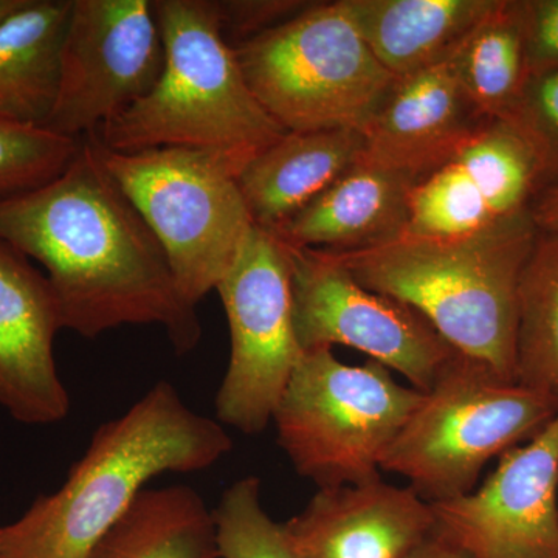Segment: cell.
<instances>
[{
	"label": "cell",
	"mask_w": 558,
	"mask_h": 558,
	"mask_svg": "<svg viewBox=\"0 0 558 558\" xmlns=\"http://www.w3.org/2000/svg\"><path fill=\"white\" fill-rule=\"evenodd\" d=\"M165 64L142 100L102 124L106 148L208 149L245 167L286 131L256 100L213 0H154Z\"/></svg>",
	"instance_id": "cell-4"
},
{
	"label": "cell",
	"mask_w": 558,
	"mask_h": 558,
	"mask_svg": "<svg viewBox=\"0 0 558 558\" xmlns=\"http://www.w3.org/2000/svg\"><path fill=\"white\" fill-rule=\"evenodd\" d=\"M416 182L362 156L322 196L271 233L296 248L379 247L405 233L410 191Z\"/></svg>",
	"instance_id": "cell-17"
},
{
	"label": "cell",
	"mask_w": 558,
	"mask_h": 558,
	"mask_svg": "<svg viewBox=\"0 0 558 558\" xmlns=\"http://www.w3.org/2000/svg\"><path fill=\"white\" fill-rule=\"evenodd\" d=\"M89 558H219L213 509L193 487L145 488Z\"/></svg>",
	"instance_id": "cell-21"
},
{
	"label": "cell",
	"mask_w": 558,
	"mask_h": 558,
	"mask_svg": "<svg viewBox=\"0 0 558 558\" xmlns=\"http://www.w3.org/2000/svg\"><path fill=\"white\" fill-rule=\"evenodd\" d=\"M229 319V368L216 396L223 427L258 435L267 428L303 355L293 322L288 245L253 226L216 288Z\"/></svg>",
	"instance_id": "cell-9"
},
{
	"label": "cell",
	"mask_w": 558,
	"mask_h": 558,
	"mask_svg": "<svg viewBox=\"0 0 558 558\" xmlns=\"http://www.w3.org/2000/svg\"><path fill=\"white\" fill-rule=\"evenodd\" d=\"M531 76L558 72V0H523Z\"/></svg>",
	"instance_id": "cell-28"
},
{
	"label": "cell",
	"mask_w": 558,
	"mask_h": 558,
	"mask_svg": "<svg viewBox=\"0 0 558 558\" xmlns=\"http://www.w3.org/2000/svg\"><path fill=\"white\" fill-rule=\"evenodd\" d=\"M531 215L539 233L558 236V185L549 186L538 194Z\"/></svg>",
	"instance_id": "cell-29"
},
{
	"label": "cell",
	"mask_w": 558,
	"mask_h": 558,
	"mask_svg": "<svg viewBox=\"0 0 558 558\" xmlns=\"http://www.w3.org/2000/svg\"><path fill=\"white\" fill-rule=\"evenodd\" d=\"M424 392L379 362L348 365L332 348L304 351L279 399L278 444L318 488L380 480L385 453Z\"/></svg>",
	"instance_id": "cell-6"
},
{
	"label": "cell",
	"mask_w": 558,
	"mask_h": 558,
	"mask_svg": "<svg viewBox=\"0 0 558 558\" xmlns=\"http://www.w3.org/2000/svg\"><path fill=\"white\" fill-rule=\"evenodd\" d=\"M2 524H0V558H5V553H3L2 548Z\"/></svg>",
	"instance_id": "cell-32"
},
{
	"label": "cell",
	"mask_w": 558,
	"mask_h": 558,
	"mask_svg": "<svg viewBox=\"0 0 558 558\" xmlns=\"http://www.w3.org/2000/svg\"><path fill=\"white\" fill-rule=\"evenodd\" d=\"M90 135L106 170L159 240L180 293L197 307L255 226L238 183L241 168L216 150L117 153Z\"/></svg>",
	"instance_id": "cell-7"
},
{
	"label": "cell",
	"mask_w": 558,
	"mask_h": 558,
	"mask_svg": "<svg viewBox=\"0 0 558 558\" xmlns=\"http://www.w3.org/2000/svg\"><path fill=\"white\" fill-rule=\"evenodd\" d=\"M284 526L301 558H409L436 520L416 490L380 478L318 488Z\"/></svg>",
	"instance_id": "cell-16"
},
{
	"label": "cell",
	"mask_w": 558,
	"mask_h": 558,
	"mask_svg": "<svg viewBox=\"0 0 558 558\" xmlns=\"http://www.w3.org/2000/svg\"><path fill=\"white\" fill-rule=\"evenodd\" d=\"M389 73L410 75L449 61L495 0H343Z\"/></svg>",
	"instance_id": "cell-19"
},
{
	"label": "cell",
	"mask_w": 558,
	"mask_h": 558,
	"mask_svg": "<svg viewBox=\"0 0 558 558\" xmlns=\"http://www.w3.org/2000/svg\"><path fill=\"white\" fill-rule=\"evenodd\" d=\"M288 245V244H286ZM301 349L348 347L427 392L459 352L418 312L366 289L326 250L290 247Z\"/></svg>",
	"instance_id": "cell-10"
},
{
	"label": "cell",
	"mask_w": 558,
	"mask_h": 558,
	"mask_svg": "<svg viewBox=\"0 0 558 558\" xmlns=\"http://www.w3.org/2000/svg\"><path fill=\"white\" fill-rule=\"evenodd\" d=\"M470 100L451 58L398 76L363 124V157L421 180L488 123Z\"/></svg>",
	"instance_id": "cell-15"
},
{
	"label": "cell",
	"mask_w": 558,
	"mask_h": 558,
	"mask_svg": "<svg viewBox=\"0 0 558 558\" xmlns=\"http://www.w3.org/2000/svg\"><path fill=\"white\" fill-rule=\"evenodd\" d=\"M163 64L154 2L73 0L60 89L44 128L70 138L97 134L153 90Z\"/></svg>",
	"instance_id": "cell-11"
},
{
	"label": "cell",
	"mask_w": 558,
	"mask_h": 558,
	"mask_svg": "<svg viewBox=\"0 0 558 558\" xmlns=\"http://www.w3.org/2000/svg\"><path fill=\"white\" fill-rule=\"evenodd\" d=\"M73 0H27L0 24V117L46 126Z\"/></svg>",
	"instance_id": "cell-20"
},
{
	"label": "cell",
	"mask_w": 558,
	"mask_h": 558,
	"mask_svg": "<svg viewBox=\"0 0 558 558\" xmlns=\"http://www.w3.org/2000/svg\"><path fill=\"white\" fill-rule=\"evenodd\" d=\"M49 279L20 250L0 240V407L25 425H51L70 411L54 362L62 330Z\"/></svg>",
	"instance_id": "cell-14"
},
{
	"label": "cell",
	"mask_w": 558,
	"mask_h": 558,
	"mask_svg": "<svg viewBox=\"0 0 558 558\" xmlns=\"http://www.w3.org/2000/svg\"><path fill=\"white\" fill-rule=\"evenodd\" d=\"M0 240L46 269L62 328L95 339L120 326H160L178 354L201 343L197 307L92 135L57 179L0 201Z\"/></svg>",
	"instance_id": "cell-1"
},
{
	"label": "cell",
	"mask_w": 558,
	"mask_h": 558,
	"mask_svg": "<svg viewBox=\"0 0 558 558\" xmlns=\"http://www.w3.org/2000/svg\"><path fill=\"white\" fill-rule=\"evenodd\" d=\"M220 33L230 47L277 28L307 9L312 2L296 0H218L215 2Z\"/></svg>",
	"instance_id": "cell-27"
},
{
	"label": "cell",
	"mask_w": 558,
	"mask_h": 558,
	"mask_svg": "<svg viewBox=\"0 0 558 558\" xmlns=\"http://www.w3.org/2000/svg\"><path fill=\"white\" fill-rule=\"evenodd\" d=\"M231 449L218 418L190 409L170 381H157L97 428L58 490L40 495L2 527L5 558H89L150 480L202 472Z\"/></svg>",
	"instance_id": "cell-2"
},
{
	"label": "cell",
	"mask_w": 558,
	"mask_h": 558,
	"mask_svg": "<svg viewBox=\"0 0 558 558\" xmlns=\"http://www.w3.org/2000/svg\"><path fill=\"white\" fill-rule=\"evenodd\" d=\"M27 0H0V24L10 17L14 11L21 9V7L25 5Z\"/></svg>",
	"instance_id": "cell-31"
},
{
	"label": "cell",
	"mask_w": 558,
	"mask_h": 558,
	"mask_svg": "<svg viewBox=\"0 0 558 558\" xmlns=\"http://www.w3.org/2000/svg\"><path fill=\"white\" fill-rule=\"evenodd\" d=\"M81 140L0 117V201L61 175L78 156Z\"/></svg>",
	"instance_id": "cell-25"
},
{
	"label": "cell",
	"mask_w": 558,
	"mask_h": 558,
	"mask_svg": "<svg viewBox=\"0 0 558 558\" xmlns=\"http://www.w3.org/2000/svg\"><path fill=\"white\" fill-rule=\"evenodd\" d=\"M219 558H301L284 524L260 501V480L245 476L226 488L213 509Z\"/></svg>",
	"instance_id": "cell-24"
},
{
	"label": "cell",
	"mask_w": 558,
	"mask_h": 558,
	"mask_svg": "<svg viewBox=\"0 0 558 558\" xmlns=\"http://www.w3.org/2000/svg\"><path fill=\"white\" fill-rule=\"evenodd\" d=\"M362 156L360 130L286 132L238 178L253 222L277 230L322 196Z\"/></svg>",
	"instance_id": "cell-18"
},
{
	"label": "cell",
	"mask_w": 558,
	"mask_h": 558,
	"mask_svg": "<svg viewBox=\"0 0 558 558\" xmlns=\"http://www.w3.org/2000/svg\"><path fill=\"white\" fill-rule=\"evenodd\" d=\"M534 153L509 123L490 120L446 165L414 183L405 234L470 236L532 218L542 193Z\"/></svg>",
	"instance_id": "cell-13"
},
{
	"label": "cell",
	"mask_w": 558,
	"mask_h": 558,
	"mask_svg": "<svg viewBox=\"0 0 558 558\" xmlns=\"http://www.w3.org/2000/svg\"><path fill=\"white\" fill-rule=\"evenodd\" d=\"M451 64L465 94L486 119L508 120L531 78L523 0H495L451 57Z\"/></svg>",
	"instance_id": "cell-22"
},
{
	"label": "cell",
	"mask_w": 558,
	"mask_h": 558,
	"mask_svg": "<svg viewBox=\"0 0 558 558\" xmlns=\"http://www.w3.org/2000/svg\"><path fill=\"white\" fill-rule=\"evenodd\" d=\"M557 410L558 399L458 354L424 392L380 470L409 480L425 501L461 497L492 459L531 439Z\"/></svg>",
	"instance_id": "cell-5"
},
{
	"label": "cell",
	"mask_w": 558,
	"mask_h": 558,
	"mask_svg": "<svg viewBox=\"0 0 558 558\" xmlns=\"http://www.w3.org/2000/svg\"><path fill=\"white\" fill-rule=\"evenodd\" d=\"M538 230L532 218L462 238L402 234L329 252L366 289L418 312L454 351L517 380L519 282Z\"/></svg>",
	"instance_id": "cell-3"
},
{
	"label": "cell",
	"mask_w": 558,
	"mask_h": 558,
	"mask_svg": "<svg viewBox=\"0 0 558 558\" xmlns=\"http://www.w3.org/2000/svg\"><path fill=\"white\" fill-rule=\"evenodd\" d=\"M409 558H473L435 531Z\"/></svg>",
	"instance_id": "cell-30"
},
{
	"label": "cell",
	"mask_w": 558,
	"mask_h": 558,
	"mask_svg": "<svg viewBox=\"0 0 558 558\" xmlns=\"http://www.w3.org/2000/svg\"><path fill=\"white\" fill-rule=\"evenodd\" d=\"M517 380L558 399V236L537 234L519 282Z\"/></svg>",
	"instance_id": "cell-23"
},
{
	"label": "cell",
	"mask_w": 558,
	"mask_h": 558,
	"mask_svg": "<svg viewBox=\"0 0 558 558\" xmlns=\"http://www.w3.org/2000/svg\"><path fill=\"white\" fill-rule=\"evenodd\" d=\"M436 532L473 558H558V410L481 487L429 502Z\"/></svg>",
	"instance_id": "cell-12"
},
{
	"label": "cell",
	"mask_w": 558,
	"mask_h": 558,
	"mask_svg": "<svg viewBox=\"0 0 558 558\" xmlns=\"http://www.w3.org/2000/svg\"><path fill=\"white\" fill-rule=\"evenodd\" d=\"M506 123L534 153L543 190L558 185V72L531 76Z\"/></svg>",
	"instance_id": "cell-26"
},
{
	"label": "cell",
	"mask_w": 558,
	"mask_h": 558,
	"mask_svg": "<svg viewBox=\"0 0 558 558\" xmlns=\"http://www.w3.org/2000/svg\"><path fill=\"white\" fill-rule=\"evenodd\" d=\"M250 90L286 132L362 130L396 76L339 2H312L234 47Z\"/></svg>",
	"instance_id": "cell-8"
}]
</instances>
